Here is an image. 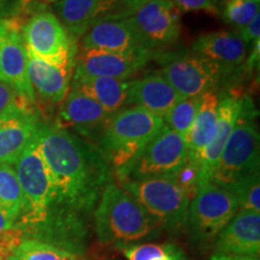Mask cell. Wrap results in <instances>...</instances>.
Masks as SVG:
<instances>
[{
  "instance_id": "34",
  "label": "cell",
  "mask_w": 260,
  "mask_h": 260,
  "mask_svg": "<svg viewBox=\"0 0 260 260\" xmlns=\"http://www.w3.org/2000/svg\"><path fill=\"white\" fill-rule=\"evenodd\" d=\"M117 2H118L119 8L122 10L123 18H124L133 15L140 8H142V6L149 2H152V0H117Z\"/></svg>"
},
{
  "instance_id": "24",
  "label": "cell",
  "mask_w": 260,
  "mask_h": 260,
  "mask_svg": "<svg viewBox=\"0 0 260 260\" xmlns=\"http://www.w3.org/2000/svg\"><path fill=\"white\" fill-rule=\"evenodd\" d=\"M220 94L218 90H210L201 95L200 106L194 122L186 135L188 160L199 167L201 153L209 145L214 134L218 119V105Z\"/></svg>"
},
{
  "instance_id": "6",
  "label": "cell",
  "mask_w": 260,
  "mask_h": 260,
  "mask_svg": "<svg viewBox=\"0 0 260 260\" xmlns=\"http://www.w3.org/2000/svg\"><path fill=\"white\" fill-rule=\"evenodd\" d=\"M187 161L188 148L184 136L164 124L138 155L115 175L118 182L170 177L180 171Z\"/></svg>"
},
{
  "instance_id": "14",
  "label": "cell",
  "mask_w": 260,
  "mask_h": 260,
  "mask_svg": "<svg viewBox=\"0 0 260 260\" xmlns=\"http://www.w3.org/2000/svg\"><path fill=\"white\" fill-rule=\"evenodd\" d=\"M109 117L110 113L95 100L82 92L71 89L59 107L56 124L96 145L98 138L105 128Z\"/></svg>"
},
{
  "instance_id": "1",
  "label": "cell",
  "mask_w": 260,
  "mask_h": 260,
  "mask_svg": "<svg viewBox=\"0 0 260 260\" xmlns=\"http://www.w3.org/2000/svg\"><path fill=\"white\" fill-rule=\"evenodd\" d=\"M39 145L56 187L53 209L81 216L96 206L112 181V169L99 147L58 124H40Z\"/></svg>"
},
{
  "instance_id": "12",
  "label": "cell",
  "mask_w": 260,
  "mask_h": 260,
  "mask_svg": "<svg viewBox=\"0 0 260 260\" xmlns=\"http://www.w3.org/2000/svg\"><path fill=\"white\" fill-rule=\"evenodd\" d=\"M154 54L144 47L128 52L81 50L75 56L74 74L126 81L144 69Z\"/></svg>"
},
{
  "instance_id": "27",
  "label": "cell",
  "mask_w": 260,
  "mask_h": 260,
  "mask_svg": "<svg viewBox=\"0 0 260 260\" xmlns=\"http://www.w3.org/2000/svg\"><path fill=\"white\" fill-rule=\"evenodd\" d=\"M201 96L182 98L164 117V124L186 138L200 106Z\"/></svg>"
},
{
  "instance_id": "36",
  "label": "cell",
  "mask_w": 260,
  "mask_h": 260,
  "mask_svg": "<svg viewBox=\"0 0 260 260\" xmlns=\"http://www.w3.org/2000/svg\"><path fill=\"white\" fill-rule=\"evenodd\" d=\"M210 260H259V258L254 256H239V255H226L222 253H216L211 256Z\"/></svg>"
},
{
  "instance_id": "8",
  "label": "cell",
  "mask_w": 260,
  "mask_h": 260,
  "mask_svg": "<svg viewBox=\"0 0 260 260\" xmlns=\"http://www.w3.org/2000/svg\"><path fill=\"white\" fill-rule=\"evenodd\" d=\"M237 211L239 205L234 195L212 181H207L199 184L190 200L187 222L198 240L209 241L216 239Z\"/></svg>"
},
{
  "instance_id": "32",
  "label": "cell",
  "mask_w": 260,
  "mask_h": 260,
  "mask_svg": "<svg viewBox=\"0 0 260 260\" xmlns=\"http://www.w3.org/2000/svg\"><path fill=\"white\" fill-rule=\"evenodd\" d=\"M25 8V0H0V19H15Z\"/></svg>"
},
{
  "instance_id": "33",
  "label": "cell",
  "mask_w": 260,
  "mask_h": 260,
  "mask_svg": "<svg viewBox=\"0 0 260 260\" xmlns=\"http://www.w3.org/2000/svg\"><path fill=\"white\" fill-rule=\"evenodd\" d=\"M237 32L246 41V44L248 45L260 39V15L256 16L247 27L237 30Z\"/></svg>"
},
{
  "instance_id": "39",
  "label": "cell",
  "mask_w": 260,
  "mask_h": 260,
  "mask_svg": "<svg viewBox=\"0 0 260 260\" xmlns=\"http://www.w3.org/2000/svg\"><path fill=\"white\" fill-rule=\"evenodd\" d=\"M41 2H44V3H56V2H58V0H41Z\"/></svg>"
},
{
  "instance_id": "21",
  "label": "cell",
  "mask_w": 260,
  "mask_h": 260,
  "mask_svg": "<svg viewBox=\"0 0 260 260\" xmlns=\"http://www.w3.org/2000/svg\"><path fill=\"white\" fill-rule=\"evenodd\" d=\"M242 98L236 95H220L218 119H217L214 134L209 145L201 153L199 160V184L211 181L220 153L239 118L242 106Z\"/></svg>"
},
{
  "instance_id": "30",
  "label": "cell",
  "mask_w": 260,
  "mask_h": 260,
  "mask_svg": "<svg viewBox=\"0 0 260 260\" xmlns=\"http://www.w3.org/2000/svg\"><path fill=\"white\" fill-rule=\"evenodd\" d=\"M175 8L181 12L204 11L212 16L220 15V11L214 0H171Z\"/></svg>"
},
{
  "instance_id": "26",
  "label": "cell",
  "mask_w": 260,
  "mask_h": 260,
  "mask_svg": "<svg viewBox=\"0 0 260 260\" xmlns=\"http://www.w3.org/2000/svg\"><path fill=\"white\" fill-rule=\"evenodd\" d=\"M6 260H80L76 253L37 239L23 240Z\"/></svg>"
},
{
  "instance_id": "35",
  "label": "cell",
  "mask_w": 260,
  "mask_h": 260,
  "mask_svg": "<svg viewBox=\"0 0 260 260\" xmlns=\"http://www.w3.org/2000/svg\"><path fill=\"white\" fill-rule=\"evenodd\" d=\"M149 260H178L175 253V249H171L169 246H159L157 252L149 258Z\"/></svg>"
},
{
  "instance_id": "22",
  "label": "cell",
  "mask_w": 260,
  "mask_h": 260,
  "mask_svg": "<svg viewBox=\"0 0 260 260\" xmlns=\"http://www.w3.org/2000/svg\"><path fill=\"white\" fill-rule=\"evenodd\" d=\"M81 50L128 52L142 47L125 18L98 22L81 38Z\"/></svg>"
},
{
  "instance_id": "40",
  "label": "cell",
  "mask_w": 260,
  "mask_h": 260,
  "mask_svg": "<svg viewBox=\"0 0 260 260\" xmlns=\"http://www.w3.org/2000/svg\"><path fill=\"white\" fill-rule=\"evenodd\" d=\"M0 260H4V259H3V258H2V256H0Z\"/></svg>"
},
{
  "instance_id": "18",
  "label": "cell",
  "mask_w": 260,
  "mask_h": 260,
  "mask_svg": "<svg viewBox=\"0 0 260 260\" xmlns=\"http://www.w3.org/2000/svg\"><path fill=\"white\" fill-rule=\"evenodd\" d=\"M216 253L254 256L260 253V212L237 211L235 217L216 237Z\"/></svg>"
},
{
  "instance_id": "3",
  "label": "cell",
  "mask_w": 260,
  "mask_h": 260,
  "mask_svg": "<svg viewBox=\"0 0 260 260\" xmlns=\"http://www.w3.org/2000/svg\"><path fill=\"white\" fill-rule=\"evenodd\" d=\"M162 125V117L139 106L124 107L110 115L96 146L116 172L128 165Z\"/></svg>"
},
{
  "instance_id": "41",
  "label": "cell",
  "mask_w": 260,
  "mask_h": 260,
  "mask_svg": "<svg viewBox=\"0 0 260 260\" xmlns=\"http://www.w3.org/2000/svg\"><path fill=\"white\" fill-rule=\"evenodd\" d=\"M214 2H217V0H214ZM223 2H224V0H223Z\"/></svg>"
},
{
  "instance_id": "2",
  "label": "cell",
  "mask_w": 260,
  "mask_h": 260,
  "mask_svg": "<svg viewBox=\"0 0 260 260\" xmlns=\"http://www.w3.org/2000/svg\"><path fill=\"white\" fill-rule=\"evenodd\" d=\"M94 220L98 240L107 246L138 242L160 228L132 195L113 181L100 195Z\"/></svg>"
},
{
  "instance_id": "17",
  "label": "cell",
  "mask_w": 260,
  "mask_h": 260,
  "mask_svg": "<svg viewBox=\"0 0 260 260\" xmlns=\"http://www.w3.org/2000/svg\"><path fill=\"white\" fill-rule=\"evenodd\" d=\"M28 53V77L31 88L37 95L50 104L63 103L70 89L73 77V65L75 59L63 63H52L35 56L27 50Z\"/></svg>"
},
{
  "instance_id": "20",
  "label": "cell",
  "mask_w": 260,
  "mask_h": 260,
  "mask_svg": "<svg viewBox=\"0 0 260 260\" xmlns=\"http://www.w3.org/2000/svg\"><path fill=\"white\" fill-rule=\"evenodd\" d=\"M182 98L159 71L129 81L128 106H139L162 118Z\"/></svg>"
},
{
  "instance_id": "19",
  "label": "cell",
  "mask_w": 260,
  "mask_h": 260,
  "mask_svg": "<svg viewBox=\"0 0 260 260\" xmlns=\"http://www.w3.org/2000/svg\"><path fill=\"white\" fill-rule=\"evenodd\" d=\"M191 52L219 65L229 74L246 61L248 44L237 31L218 30L206 32L195 39Z\"/></svg>"
},
{
  "instance_id": "5",
  "label": "cell",
  "mask_w": 260,
  "mask_h": 260,
  "mask_svg": "<svg viewBox=\"0 0 260 260\" xmlns=\"http://www.w3.org/2000/svg\"><path fill=\"white\" fill-rule=\"evenodd\" d=\"M12 165L25 199V212L15 225L22 230L41 228L56 205V187L41 153L38 133Z\"/></svg>"
},
{
  "instance_id": "25",
  "label": "cell",
  "mask_w": 260,
  "mask_h": 260,
  "mask_svg": "<svg viewBox=\"0 0 260 260\" xmlns=\"http://www.w3.org/2000/svg\"><path fill=\"white\" fill-rule=\"evenodd\" d=\"M0 210L15 224L25 212V199L12 164H0Z\"/></svg>"
},
{
  "instance_id": "31",
  "label": "cell",
  "mask_w": 260,
  "mask_h": 260,
  "mask_svg": "<svg viewBox=\"0 0 260 260\" xmlns=\"http://www.w3.org/2000/svg\"><path fill=\"white\" fill-rule=\"evenodd\" d=\"M25 104L30 105V103L24 100L11 86L0 81V115L11 110L12 107L25 105Z\"/></svg>"
},
{
  "instance_id": "23",
  "label": "cell",
  "mask_w": 260,
  "mask_h": 260,
  "mask_svg": "<svg viewBox=\"0 0 260 260\" xmlns=\"http://www.w3.org/2000/svg\"><path fill=\"white\" fill-rule=\"evenodd\" d=\"M70 84L71 89H76L92 98L110 115L128 107L129 80L74 74Z\"/></svg>"
},
{
  "instance_id": "29",
  "label": "cell",
  "mask_w": 260,
  "mask_h": 260,
  "mask_svg": "<svg viewBox=\"0 0 260 260\" xmlns=\"http://www.w3.org/2000/svg\"><path fill=\"white\" fill-rule=\"evenodd\" d=\"M239 205V211L260 212V176L259 171L253 172L240 180L229 189Z\"/></svg>"
},
{
  "instance_id": "16",
  "label": "cell",
  "mask_w": 260,
  "mask_h": 260,
  "mask_svg": "<svg viewBox=\"0 0 260 260\" xmlns=\"http://www.w3.org/2000/svg\"><path fill=\"white\" fill-rule=\"evenodd\" d=\"M40 124L29 104L0 115V164H14L37 135Z\"/></svg>"
},
{
  "instance_id": "10",
  "label": "cell",
  "mask_w": 260,
  "mask_h": 260,
  "mask_svg": "<svg viewBox=\"0 0 260 260\" xmlns=\"http://www.w3.org/2000/svg\"><path fill=\"white\" fill-rule=\"evenodd\" d=\"M124 18L134 30L140 45L154 53L180 38V11L171 0H152Z\"/></svg>"
},
{
  "instance_id": "13",
  "label": "cell",
  "mask_w": 260,
  "mask_h": 260,
  "mask_svg": "<svg viewBox=\"0 0 260 260\" xmlns=\"http://www.w3.org/2000/svg\"><path fill=\"white\" fill-rule=\"evenodd\" d=\"M0 81L11 86L28 103L35 94L28 77V53L15 19H8L0 31Z\"/></svg>"
},
{
  "instance_id": "9",
  "label": "cell",
  "mask_w": 260,
  "mask_h": 260,
  "mask_svg": "<svg viewBox=\"0 0 260 260\" xmlns=\"http://www.w3.org/2000/svg\"><path fill=\"white\" fill-rule=\"evenodd\" d=\"M159 74L183 98L201 96L210 90H217L229 75L219 65L193 52L167 58Z\"/></svg>"
},
{
  "instance_id": "15",
  "label": "cell",
  "mask_w": 260,
  "mask_h": 260,
  "mask_svg": "<svg viewBox=\"0 0 260 260\" xmlns=\"http://www.w3.org/2000/svg\"><path fill=\"white\" fill-rule=\"evenodd\" d=\"M53 14L74 42L98 22L107 18H123L117 0H58L53 3Z\"/></svg>"
},
{
  "instance_id": "4",
  "label": "cell",
  "mask_w": 260,
  "mask_h": 260,
  "mask_svg": "<svg viewBox=\"0 0 260 260\" xmlns=\"http://www.w3.org/2000/svg\"><path fill=\"white\" fill-rule=\"evenodd\" d=\"M256 117L258 112L252 98L243 96L239 118L211 177L217 186L229 190L243 177L259 171L260 139Z\"/></svg>"
},
{
  "instance_id": "11",
  "label": "cell",
  "mask_w": 260,
  "mask_h": 260,
  "mask_svg": "<svg viewBox=\"0 0 260 260\" xmlns=\"http://www.w3.org/2000/svg\"><path fill=\"white\" fill-rule=\"evenodd\" d=\"M22 39L27 50L52 63H63L76 56V42L71 40L57 16L47 10L35 12L25 22Z\"/></svg>"
},
{
  "instance_id": "38",
  "label": "cell",
  "mask_w": 260,
  "mask_h": 260,
  "mask_svg": "<svg viewBox=\"0 0 260 260\" xmlns=\"http://www.w3.org/2000/svg\"><path fill=\"white\" fill-rule=\"evenodd\" d=\"M6 21H8V19H0V31H2V30H3V28L5 27Z\"/></svg>"
},
{
  "instance_id": "37",
  "label": "cell",
  "mask_w": 260,
  "mask_h": 260,
  "mask_svg": "<svg viewBox=\"0 0 260 260\" xmlns=\"http://www.w3.org/2000/svg\"><path fill=\"white\" fill-rule=\"evenodd\" d=\"M14 226H15V223L12 222L8 216H6L4 211L0 210V234L9 232V230L12 229Z\"/></svg>"
},
{
  "instance_id": "7",
  "label": "cell",
  "mask_w": 260,
  "mask_h": 260,
  "mask_svg": "<svg viewBox=\"0 0 260 260\" xmlns=\"http://www.w3.org/2000/svg\"><path fill=\"white\" fill-rule=\"evenodd\" d=\"M118 184L153 217L159 226L180 228L187 222L190 198L172 177L125 180Z\"/></svg>"
},
{
  "instance_id": "28",
  "label": "cell",
  "mask_w": 260,
  "mask_h": 260,
  "mask_svg": "<svg viewBox=\"0 0 260 260\" xmlns=\"http://www.w3.org/2000/svg\"><path fill=\"white\" fill-rule=\"evenodd\" d=\"M260 0H224L220 15L237 30L245 28L259 14Z\"/></svg>"
}]
</instances>
